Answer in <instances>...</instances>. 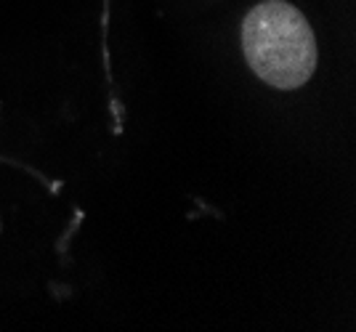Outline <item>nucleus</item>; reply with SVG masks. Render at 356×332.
<instances>
[{"label":"nucleus","mask_w":356,"mask_h":332,"mask_svg":"<svg viewBox=\"0 0 356 332\" xmlns=\"http://www.w3.org/2000/svg\"><path fill=\"white\" fill-rule=\"evenodd\" d=\"M242 51L252 72L280 91L300 88L316 69L314 30L284 0H266L245 16Z\"/></svg>","instance_id":"1"}]
</instances>
